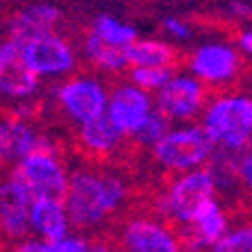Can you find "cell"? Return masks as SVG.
I'll use <instances>...</instances> for the list:
<instances>
[{"label": "cell", "mask_w": 252, "mask_h": 252, "mask_svg": "<svg viewBox=\"0 0 252 252\" xmlns=\"http://www.w3.org/2000/svg\"><path fill=\"white\" fill-rule=\"evenodd\" d=\"M9 198V193H7V184H5V177H0V207L5 205V200Z\"/></svg>", "instance_id": "1f68e13d"}, {"label": "cell", "mask_w": 252, "mask_h": 252, "mask_svg": "<svg viewBox=\"0 0 252 252\" xmlns=\"http://www.w3.org/2000/svg\"><path fill=\"white\" fill-rule=\"evenodd\" d=\"M209 252H252V227L248 223L229 227Z\"/></svg>", "instance_id": "cb8c5ba5"}, {"label": "cell", "mask_w": 252, "mask_h": 252, "mask_svg": "<svg viewBox=\"0 0 252 252\" xmlns=\"http://www.w3.org/2000/svg\"><path fill=\"white\" fill-rule=\"evenodd\" d=\"M153 109H155L153 94L139 89L129 80H121L114 87H109L105 114L125 139L134 134L136 127L146 121Z\"/></svg>", "instance_id": "5bb4252c"}, {"label": "cell", "mask_w": 252, "mask_h": 252, "mask_svg": "<svg viewBox=\"0 0 252 252\" xmlns=\"http://www.w3.org/2000/svg\"><path fill=\"white\" fill-rule=\"evenodd\" d=\"M82 57L87 59L89 66H94L98 73H105V75H121V73H127L129 68L127 48L109 46L91 32H87L82 41Z\"/></svg>", "instance_id": "ac0fdd59"}, {"label": "cell", "mask_w": 252, "mask_h": 252, "mask_svg": "<svg viewBox=\"0 0 252 252\" xmlns=\"http://www.w3.org/2000/svg\"><path fill=\"white\" fill-rule=\"evenodd\" d=\"M227 14L234 18V21H248V18H250V5H248L246 0H229Z\"/></svg>", "instance_id": "f1b7e54d"}, {"label": "cell", "mask_w": 252, "mask_h": 252, "mask_svg": "<svg viewBox=\"0 0 252 252\" xmlns=\"http://www.w3.org/2000/svg\"><path fill=\"white\" fill-rule=\"evenodd\" d=\"M236 175H239V182L243 189H250L252 187V153L250 148L243 150L239 155V164H236Z\"/></svg>", "instance_id": "4316f807"}, {"label": "cell", "mask_w": 252, "mask_h": 252, "mask_svg": "<svg viewBox=\"0 0 252 252\" xmlns=\"http://www.w3.org/2000/svg\"><path fill=\"white\" fill-rule=\"evenodd\" d=\"M30 236V216L28 205L14 198H7L0 207V241L16 243V241Z\"/></svg>", "instance_id": "ffe728a7"}, {"label": "cell", "mask_w": 252, "mask_h": 252, "mask_svg": "<svg viewBox=\"0 0 252 252\" xmlns=\"http://www.w3.org/2000/svg\"><path fill=\"white\" fill-rule=\"evenodd\" d=\"M0 5H2V0H0Z\"/></svg>", "instance_id": "d6a6232c"}, {"label": "cell", "mask_w": 252, "mask_h": 252, "mask_svg": "<svg viewBox=\"0 0 252 252\" xmlns=\"http://www.w3.org/2000/svg\"><path fill=\"white\" fill-rule=\"evenodd\" d=\"M121 252H182L180 234L157 214H132L118 227Z\"/></svg>", "instance_id": "30bf717a"}, {"label": "cell", "mask_w": 252, "mask_h": 252, "mask_svg": "<svg viewBox=\"0 0 252 252\" xmlns=\"http://www.w3.org/2000/svg\"><path fill=\"white\" fill-rule=\"evenodd\" d=\"M77 132V146L84 155L91 159H109L121 150L125 136L116 129V125L107 118V114L82 123L75 127Z\"/></svg>", "instance_id": "e0dca14e"}, {"label": "cell", "mask_w": 252, "mask_h": 252, "mask_svg": "<svg viewBox=\"0 0 252 252\" xmlns=\"http://www.w3.org/2000/svg\"><path fill=\"white\" fill-rule=\"evenodd\" d=\"M41 94V80L30 70L23 59V41L9 36L0 41V100L18 105L32 102Z\"/></svg>", "instance_id": "8fae6325"}, {"label": "cell", "mask_w": 252, "mask_h": 252, "mask_svg": "<svg viewBox=\"0 0 252 252\" xmlns=\"http://www.w3.org/2000/svg\"><path fill=\"white\" fill-rule=\"evenodd\" d=\"M30 234L41 241H57L73 232L62 198H36L28 205Z\"/></svg>", "instance_id": "9a60e30c"}, {"label": "cell", "mask_w": 252, "mask_h": 252, "mask_svg": "<svg viewBox=\"0 0 252 252\" xmlns=\"http://www.w3.org/2000/svg\"><path fill=\"white\" fill-rule=\"evenodd\" d=\"M87 252H121V248L109 243V241H89V248Z\"/></svg>", "instance_id": "4dcf8cb0"}, {"label": "cell", "mask_w": 252, "mask_h": 252, "mask_svg": "<svg viewBox=\"0 0 252 252\" xmlns=\"http://www.w3.org/2000/svg\"><path fill=\"white\" fill-rule=\"evenodd\" d=\"M161 30H164L168 43H189L193 39V28L189 21L180 16H166L161 21Z\"/></svg>", "instance_id": "d4e9b609"}, {"label": "cell", "mask_w": 252, "mask_h": 252, "mask_svg": "<svg viewBox=\"0 0 252 252\" xmlns=\"http://www.w3.org/2000/svg\"><path fill=\"white\" fill-rule=\"evenodd\" d=\"M236 50H239L243 57H250L252 55V32L250 30H241L239 34H236V41H234Z\"/></svg>", "instance_id": "f546056e"}, {"label": "cell", "mask_w": 252, "mask_h": 252, "mask_svg": "<svg viewBox=\"0 0 252 252\" xmlns=\"http://www.w3.org/2000/svg\"><path fill=\"white\" fill-rule=\"evenodd\" d=\"M168 127H170L168 121H166L157 109H153V112L148 114V118L139 125V127H136V132L129 136V139L134 141L136 146H141V148H153L155 143H157V141L168 132Z\"/></svg>", "instance_id": "603a6c76"}, {"label": "cell", "mask_w": 252, "mask_h": 252, "mask_svg": "<svg viewBox=\"0 0 252 252\" xmlns=\"http://www.w3.org/2000/svg\"><path fill=\"white\" fill-rule=\"evenodd\" d=\"M68 175L62 150H32L7 168V193L25 205L36 198H64Z\"/></svg>", "instance_id": "3957f363"}, {"label": "cell", "mask_w": 252, "mask_h": 252, "mask_svg": "<svg viewBox=\"0 0 252 252\" xmlns=\"http://www.w3.org/2000/svg\"><path fill=\"white\" fill-rule=\"evenodd\" d=\"M12 252H48V241H41L36 236H25V239L12 243Z\"/></svg>", "instance_id": "83f0119b"}, {"label": "cell", "mask_w": 252, "mask_h": 252, "mask_svg": "<svg viewBox=\"0 0 252 252\" xmlns=\"http://www.w3.org/2000/svg\"><path fill=\"white\" fill-rule=\"evenodd\" d=\"M216 184L209 168H193L187 173H177L164 184V189L155 195L153 214L173 225L175 229L189 225L198 207L207 200L216 198Z\"/></svg>", "instance_id": "277c9868"}, {"label": "cell", "mask_w": 252, "mask_h": 252, "mask_svg": "<svg viewBox=\"0 0 252 252\" xmlns=\"http://www.w3.org/2000/svg\"><path fill=\"white\" fill-rule=\"evenodd\" d=\"M209 98V89L200 82L198 77L184 70H175L157 94H153V102L161 116L170 125L180 123H193L200 118V112Z\"/></svg>", "instance_id": "9c48e42d"}, {"label": "cell", "mask_w": 252, "mask_h": 252, "mask_svg": "<svg viewBox=\"0 0 252 252\" xmlns=\"http://www.w3.org/2000/svg\"><path fill=\"white\" fill-rule=\"evenodd\" d=\"M23 59L41 82H59L75 73L80 64L75 46L57 30L23 39Z\"/></svg>", "instance_id": "ba28073f"}, {"label": "cell", "mask_w": 252, "mask_h": 252, "mask_svg": "<svg viewBox=\"0 0 252 252\" xmlns=\"http://www.w3.org/2000/svg\"><path fill=\"white\" fill-rule=\"evenodd\" d=\"M129 66H175L177 50L173 43L161 39H141L136 36L127 46Z\"/></svg>", "instance_id": "d6986e66"}, {"label": "cell", "mask_w": 252, "mask_h": 252, "mask_svg": "<svg viewBox=\"0 0 252 252\" xmlns=\"http://www.w3.org/2000/svg\"><path fill=\"white\" fill-rule=\"evenodd\" d=\"M243 55L236 50L234 43L225 39L205 41L189 55V73L198 77L207 89H229L243 75Z\"/></svg>", "instance_id": "52a82bcc"}, {"label": "cell", "mask_w": 252, "mask_h": 252, "mask_svg": "<svg viewBox=\"0 0 252 252\" xmlns=\"http://www.w3.org/2000/svg\"><path fill=\"white\" fill-rule=\"evenodd\" d=\"M64 21V12L53 2H32L21 7L7 21V34L16 39H30L36 34H46L59 30Z\"/></svg>", "instance_id": "2e32d148"}, {"label": "cell", "mask_w": 252, "mask_h": 252, "mask_svg": "<svg viewBox=\"0 0 252 252\" xmlns=\"http://www.w3.org/2000/svg\"><path fill=\"white\" fill-rule=\"evenodd\" d=\"M175 70L177 66H129L127 80L148 94H157L175 75Z\"/></svg>", "instance_id": "7402d4cb"}, {"label": "cell", "mask_w": 252, "mask_h": 252, "mask_svg": "<svg viewBox=\"0 0 252 252\" xmlns=\"http://www.w3.org/2000/svg\"><path fill=\"white\" fill-rule=\"evenodd\" d=\"M232 227L229 211L220 198H211L198 207L189 225L177 229L182 252H207L220 236Z\"/></svg>", "instance_id": "4fadbf2b"}, {"label": "cell", "mask_w": 252, "mask_h": 252, "mask_svg": "<svg viewBox=\"0 0 252 252\" xmlns=\"http://www.w3.org/2000/svg\"><path fill=\"white\" fill-rule=\"evenodd\" d=\"M129 182L116 170L80 166L70 170L64 191V207L70 227L84 234L95 232L129 205Z\"/></svg>", "instance_id": "6da1fadb"}, {"label": "cell", "mask_w": 252, "mask_h": 252, "mask_svg": "<svg viewBox=\"0 0 252 252\" xmlns=\"http://www.w3.org/2000/svg\"><path fill=\"white\" fill-rule=\"evenodd\" d=\"M153 161L170 175L202 168L209 164L214 155V143L205 134L200 123H180L170 125L161 139L150 148Z\"/></svg>", "instance_id": "5b68a950"}, {"label": "cell", "mask_w": 252, "mask_h": 252, "mask_svg": "<svg viewBox=\"0 0 252 252\" xmlns=\"http://www.w3.org/2000/svg\"><path fill=\"white\" fill-rule=\"evenodd\" d=\"M89 248V239L80 232H70L66 234L64 239H57V241H50L48 243V252H87Z\"/></svg>", "instance_id": "484cf974"}, {"label": "cell", "mask_w": 252, "mask_h": 252, "mask_svg": "<svg viewBox=\"0 0 252 252\" xmlns=\"http://www.w3.org/2000/svg\"><path fill=\"white\" fill-rule=\"evenodd\" d=\"M89 32L94 36H98L100 41L109 43V46H118V48H127L129 43L139 36L134 25L123 23V21L116 18L114 14H98V16L91 21Z\"/></svg>", "instance_id": "44dd1931"}, {"label": "cell", "mask_w": 252, "mask_h": 252, "mask_svg": "<svg viewBox=\"0 0 252 252\" xmlns=\"http://www.w3.org/2000/svg\"><path fill=\"white\" fill-rule=\"evenodd\" d=\"M32 150H62L50 132L36 127L34 121H25L14 114L0 116V168H9Z\"/></svg>", "instance_id": "7c38bea8"}, {"label": "cell", "mask_w": 252, "mask_h": 252, "mask_svg": "<svg viewBox=\"0 0 252 252\" xmlns=\"http://www.w3.org/2000/svg\"><path fill=\"white\" fill-rule=\"evenodd\" d=\"M107 95L109 84L95 73H70L50 87V98L57 109L75 127L105 114Z\"/></svg>", "instance_id": "8992f818"}, {"label": "cell", "mask_w": 252, "mask_h": 252, "mask_svg": "<svg viewBox=\"0 0 252 252\" xmlns=\"http://www.w3.org/2000/svg\"><path fill=\"white\" fill-rule=\"evenodd\" d=\"M198 121L214 148L232 153L250 148L252 98L243 91L220 89L216 94H209Z\"/></svg>", "instance_id": "7a4b0ae2"}]
</instances>
